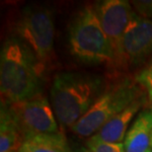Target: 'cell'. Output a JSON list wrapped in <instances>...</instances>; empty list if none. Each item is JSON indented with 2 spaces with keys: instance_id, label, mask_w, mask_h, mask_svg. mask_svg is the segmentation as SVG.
<instances>
[{
  "instance_id": "obj_1",
  "label": "cell",
  "mask_w": 152,
  "mask_h": 152,
  "mask_svg": "<svg viewBox=\"0 0 152 152\" xmlns=\"http://www.w3.org/2000/svg\"><path fill=\"white\" fill-rule=\"evenodd\" d=\"M42 73L37 60L16 36L3 42L0 53L1 104H12L42 94Z\"/></svg>"
},
{
  "instance_id": "obj_2",
  "label": "cell",
  "mask_w": 152,
  "mask_h": 152,
  "mask_svg": "<svg viewBox=\"0 0 152 152\" xmlns=\"http://www.w3.org/2000/svg\"><path fill=\"white\" fill-rule=\"evenodd\" d=\"M104 92L101 76L83 72H62L53 78L50 103L63 127H72Z\"/></svg>"
},
{
  "instance_id": "obj_3",
  "label": "cell",
  "mask_w": 152,
  "mask_h": 152,
  "mask_svg": "<svg viewBox=\"0 0 152 152\" xmlns=\"http://www.w3.org/2000/svg\"><path fill=\"white\" fill-rule=\"evenodd\" d=\"M68 48L72 56L84 64H110L115 56L103 31L93 6L82 8L68 26Z\"/></svg>"
},
{
  "instance_id": "obj_4",
  "label": "cell",
  "mask_w": 152,
  "mask_h": 152,
  "mask_svg": "<svg viewBox=\"0 0 152 152\" xmlns=\"http://www.w3.org/2000/svg\"><path fill=\"white\" fill-rule=\"evenodd\" d=\"M16 37L33 54L44 72L45 66L53 60L54 18L53 11L39 5L22 9L16 24Z\"/></svg>"
},
{
  "instance_id": "obj_5",
  "label": "cell",
  "mask_w": 152,
  "mask_h": 152,
  "mask_svg": "<svg viewBox=\"0 0 152 152\" xmlns=\"http://www.w3.org/2000/svg\"><path fill=\"white\" fill-rule=\"evenodd\" d=\"M138 98L139 89L130 79L113 83L104 90L86 115L71 127L72 132L81 137L93 136L111 118Z\"/></svg>"
},
{
  "instance_id": "obj_6",
  "label": "cell",
  "mask_w": 152,
  "mask_h": 152,
  "mask_svg": "<svg viewBox=\"0 0 152 152\" xmlns=\"http://www.w3.org/2000/svg\"><path fill=\"white\" fill-rule=\"evenodd\" d=\"M4 105L8 107L24 138L27 135L58 132L53 107L42 94L24 101Z\"/></svg>"
},
{
  "instance_id": "obj_7",
  "label": "cell",
  "mask_w": 152,
  "mask_h": 152,
  "mask_svg": "<svg viewBox=\"0 0 152 152\" xmlns=\"http://www.w3.org/2000/svg\"><path fill=\"white\" fill-rule=\"evenodd\" d=\"M97 19L113 47L115 61H121V42L135 12L126 0H104L93 5Z\"/></svg>"
},
{
  "instance_id": "obj_8",
  "label": "cell",
  "mask_w": 152,
  "mask_h": 152,
  "mask_svg": "<svg viewBox=\"0 0 152 152\" xmlns=\"http://www.w3.org/2000/svg\"><path fill=\"white\" fill-rule=\"evenodd\" d=\"M152 53V19L134 14L121 42V57L137 65Z\"/></svg>"
},
{
  "instance_id": "obj_9",
  "label": "cell",
  "mask_w": 152,
  "mask_h": 152,
  "mask_svg": "<svg viewBox=\"0 0 152 152\" xmlns=\"http://www.w3.org/2000/svg\"><path fill=\"white\" fill-rule=\"evenodd\" d=\"M144 104L145 99L139 97L129 106H127L124 111H121L120 114H118L113 118H111L94 135L107 142H112V143L121 142L126 137V132L130 121L139 111V109Z\"/></svg>"
},
{
  "instance_id": "obj_10",
  "label": "cell",
  "mask_w": 152,
  "mask_h": 152,
  "mask_svg": "<svg viewBox=\"0 0 152 152\" xmlns=\"http://www.w3.org/2000/svg\"><path fill=\"white\" fill-rule=\"evenodd\" d=\"M152 133V112L142 111L124 137L126 152H146L149 149Z\"/></svg>"
},
{
  "instance_id": "obj_11",
  "label": "cell",
  "mask_w": 152,
  "mask_h": 152,
  "mask_svg": "<svg viewBox=\"0 0 152 152\" xmlns=\"http://www.w3.org/2000/svg\"><path fill=\"white\" fill-rule=\"evenodd\" d=\"M67 139L62 132L27 135L19 152H67Z\"/></svg>"
},
{
  "instance_id": "obj_12",
  "label": "cell",
  "mask_w": 152,
  "mask_h": 152,
  "mask_svg": "<svg viewBox=\"0 0 152 152\" xmlns=\"http://www.w3.org/2000/svg\"><path fill=\"white\" fill-rule=\"evenodd\" d=\"M24 135L8 107L1 104L0 110V152H19Z\"/></svg>"
},
{
  "instance_id": "obj_13",
  "label": "cell",
  "mask_w": 152,
  "mask_h": 152,
  "mask_svg": "<svg viewBox=\"0 0 152 152\" xmlns=\"http://www.w3.org/2000/svg\"><path fill=\"white\" fill-rule=\"evenodd\" d=\"M86 146L91 152H126L124 143H112L104 141L96 135H93L86 141Z\"/></svg>"
},
{
  "instance_id": "obj_14",
  "label": "cell",
  "mask_w": 152,
  "mask_h": 152,
  "mask_svg": "<svg viewBox=\"0 0 152 152\" xmlns=\"http://www.w3.org/2000/svg\"><path fill=\"white\" fill-rule=\"evenodd\" d=\"M135 81L146 91L148 101L152 103V60L139 71L135 77Z\"/></svg>"
},
{
  "instance_id": "obj_15",
  "label": "cell",
  "mask_w": 152,
  "mask_h": 152,
  "mask_svg": "<svg viewBox=\"0 0 152 152\" xmlns=\"http://www.w3.org/2000/svg\"><path fill=\"white\" fill-rule=\"evenodd\" d=\"M132 3L139 16L148 19L152 18V0H138L132 1Z\"/></svg>"
},
{
  "instance_id": "obj_16",
  "label": "cell",
  "mask_w": 152,
  "mask_h": 152,
  "mask_svg": "<svg viewBox=\"0 0 152 152\" xmlns=\"http://www.w3.org/2000/svg\"><path fill=\"white\" fill-rule=\"evenodd\" d=\"M67 152H91L87 147H78V148H71L69 147Z\"/></svg>"
},
{
  "instance_id": "obj_17",
  "label": "cell",
  "mask_w": 152,
  "mask_h": 152,
  "mask_svg": "<svg viewBox=\"0 0 152 152\" xmlns=\"http://www.w3.org/2000/svg\"><path fill=\"white\" fill-rule=\"evenodd\" d=\"M146 152H152V150H151V149H150V148H149V149H148V150H147Z\"/></svg>"
},
{
  "instance_id": "obj_18",
  "label": "cell",
  "mask_w": 152,
  "mask_h": 152,
  "mask_svg": "<svg viewBox=\"0 0 152 152\" xmlns=\"http://www.w3.org/2000/svg\"><path fill=\"white\" fill-rule=\"evenodd\" d=\"M150 111H151V112H152V108H151V110H150Z\"/></svg>"
}]
</instances>
